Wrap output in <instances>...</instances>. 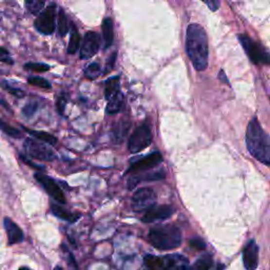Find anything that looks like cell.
<instances>
[{"instance_id":"cell-1","label":"cell","mask_w":270,"mask_h":270,"mask_svg":"<svg viewBox=\"0 0 270 270\" xmlns=\"http://www.w3.org/2000/svg\"><path fill=\"white\" fill-rule=\"evenodd\" d=\"M186 51L196 70L204 71L208 66V38L204 28L198 23L187 28Z\"/></svg>"},{"instance_id":"cell-2","label":"cell","mask_w":270,"mask_h":270,"mask_svg":"<svg viewBox=\"0 0 270 270\" xmlns=\"http://www.w3.org/2000/svg\"><path fill=\"white\" fill-rule=\"evenodd\" d=\"M248 151L255 160L270 166V137L261 127L256 117L251 119L246 131Z\"/></svg>"},{"instance_id":"cell-3","label":"cell","mask_w":270,"mask_h":270,"mask_svg":"<svg viewBox=\"0 0 270 270\" xmlns=\"http://www.w3.org/2000/svg\"><path fill=\"white\" fill-rule=\"evenodd\" d=\"M149 241L159 250L175 249L181 244V232L173 225L156 226L149 232Z\"/></svg>"},{"instance_id":"cell-4","label":"cell","mask_w":270,"mask_h":270,"mask_svg":"<svg viewBox=\"0 0 270 270\" xmlns=\"http://www.w3.org/2000/svg\"><path fill=\"white\" fill-rule=\"evenodd\" d=\"M147 270H187L189 261L181 254H167L162 256L148 254L144 259Z\"/></svg>"},{"instance_id":"cell-5","label":"cell","mask_w":270,"mask_h":270,"mask_svg":"<svg viewBox=\"0 0 270 270\" xmlns=\"http://www.w3.org/2000/svg\"><path fill=\"white\" fill-rule=\"evenodd\" d=\"M241 45L243 46L245 52L249 56L250 60L255 65H270V55L262 48L260 43H257L249 36L241 34L238 36Z\"/></svg>"},{"instance_id":"cell-6","label":"cell","mask_w":270,"mask_h":270,"mask_svg":"<svg viewBox=\"0 0 270 270\" xmlns=\"http://www.w3.org/2000/svg\"><path fill=\"white\" fill-rule=\"evenodd\" d=\"M152 142V132L147 124H143L137 127L132 133L128 149L131 153H137L146 149Z\"/></svg>"},{"instance_id":"cell-7","label":"cell","mask_w":270,"mask_h":270,"mask_svg":"<svg viewBox=\"0 0 270 270\" xmlns=\"http://www.w3.org/2000/svg\"><path fill=\"white\" fill-rule=\"evenodd\" d=\"M56 3L49 4L41 13L37 16L34 21V27L39 33L43 35H51L56 28Z\"/></svg>"},{"instance_id":"cell-8","label":"cell","mask_w":270,"mask_h":270,"mask_svg":"<svg viewBox=\"0 0 270 270\" xmlns=\"http://www.w3.org/2000/svg\"><path fill=\"white\" fill-rule=\"evenodd\" d=\"M23 149L28 155L35 160L52 162L56 159V154L51 148L33 139H27L24 141Z\"/></svg>"},{"instance_id":"cell-9","label":"cell","mask_w":270,"mask_h":270,"mask_svg":"<svg viewBox=\"0 0 270 270\" xmlns=\"http://www.w3.org/2000/svg\"><path fill=\"white\" fill-rule=\"evenodd\" d=\"M156 198V194L151 188H141L132 198V207L135 212H147L155 206Z\"/></svg>"},{"instance_id":"cell-10","label":"cell","mask_w":270,"mask_h":270,"mask_svg":"<svg viewBox=\"0 0 270 270\" xmlns=\"http://www.w3.org/2000/svg\"><path fill=\"white\" fill-rule=\"evenodd\" d=\"M35 180L43 187V189L47 191V193L53 199H55L57 203L60 204H66V197L64 192L60 189L58 184L52 179L48 177V175L43 174L41 172H37L34 174Z\"/></svg>"},{"instance_id":"cell-11","label":"cell","mask_w":270,"mask_h":270,"mask_svg":"<svg viewBox=\"0 0 270 270\" xmlns=\"http://www.w3.org/2000/svg\"><path fill=\"white\" fill-rule=\"evenodd\" d=\"M100 47V36L96 32H88L80 48V59H89L95 55Z\"/></svg>"},{"instance_id":"cell-12","label":"cell","mask_w":270,"mask_h":270,"mask_svg":"<svg viewBox=\"0 0 270 270\" xmlns=\"http://www.w3.org/2000/svg\"><path fill=\"white\" fill-rule=\"evenodd\" d=\"M162 161V156L159 151H154L151 154H149L145 158L139 160L137 162H132L128 172H134V173H141L143 171H147L160 165Z\"/></svg>"},{"instance_id":"cell-13","label":"cell","mask_w":270,"mask_h":270,"mask_svg":"<svg viewBox=\"0 0 270 270\" xmlns=\"http://www.w3.org/2000/svg\"><path fill=\"white\" fill-rule=\"evenodd\" d=\"M243 263L246 270H255L259 265V247L251 240L243 250Z\"/></svg>"},{"instance_id":"cell-14","label":"cell","mask_w":270,"mask_h":270,"mask_svg":"<svg viewBox=\"0 0 270 270\" xmlns=\"http://www.w3.org/2000/svg\"><path fill=\"white\" fill-rule=\"evenodd\" d=\"M173 208L170 206H154L151 209L148 210L145 216H143L144 223H153L156 221H164L173 215Z\"/></svg>"},{"instance_id":"cell-15","label":"cell","mask_w":270,"mask_h":270,"mask_svg":"<svg viewBox=\"0 0 270 270\" xmlns=\"http://www.w3.org/2000/svg\"><path fill=\"white\" fill-rule=\"evenodd\" d=\"M3 226L5 232H7L8 235V244L9 245H14V244H18L21 243L23 241V232L20 229L19 226H18L16 223H14L10 217H5L3 221Z\"/></svg>"},{"instance_id":"cell-16","label":"cell","mask_w":270,"mask_h":270,"mask_svg":"<svg viewBox=\"0 0 270 270\" xmlns=\"http://www.w3.org/2000/svg\"><path fill=\"white\" fill-rule=\"evenodd\" d=\"M51 212L56 217H58L62 219V221H66L69 223H75L76 221H78V218L80 217V215H78V213H72L70 211H68L67 209L62 208V207H60L59 205L54 203L51 204Z\"/></svg>"},{"instance_id":"cell-17","label":"cell","mask_w":270,"mask_h":270,"mask_svg":"<svg viewBox=\"0 0 270 270\" xmlns=\"http://www.w3.org/2000/svg\"><path fill=\"white\" fill-rule=\"evenodd\" d=\"M165 178V172L164 171H158V172H152V173H145V174H140L139 177L130 178L128 180V188L129 189H133V188L141 183V181H149V180H162Z\"/></svg>"},{"instance_id":"cell-18","label":"cell","mask_w":270,"mask_h":270,"mask_svg":"<svg viewBox=\"0 0 270 270\" xmlns=\"http://www.w3.org/2000/svg\"><path fill=\"white\" fill-rule=\"evenodd\" d=\"M130 128V123L129 122H121L118 123L114 128H113L112 131V140L114 143L116 144H121L124 139L126 134L128 133Z\"/></svg>"},{"instance_id":"cell-19","label":"cell","mask_w":270,"mask_h":270,"mask_svg":"<svg viewBox=\"0 0 270 270\" xmlns=\"http://www.w3.org/2000/svg\"><path fill=\"white\" fill-rule=\"evenodd\" d=\"M102 29L105 41V49H108L112 46L113 37H114V32H113V21L111 18H105Z\"/></svg>"},{"instance_id":"cell-20","label":"cell","mask_w":270,"mask_h":270,"mask_svg":"<svg viewBox=\"0 0 270 270\" xmlns=\"http://www.w3.org/2000/svg\"><path fill=\"white\" fill-rule=\"evenodd\" d=\"M119 93V76L111 77L105 84V97L110 100Z\"/></svg>"},{"instance_id":"cell-21","label":"cell","mask_w":270,"mask_h":270,"mask_svg":"<svg viewBox=\"0 0 270 270\" xmlns=\"http://www.w3.org/2000/svg\"><path fill=\"white\" fill-rule=\"evenodd\" d=\"M80 46V35L78 30L74 23L71 24V35H70V42L68 46V53L69 54H75L78 51Z\"/></svg>"},{"instance_id":"cell-22","label":"cell","mask_w":270,"mask_h":270,"mask_svg":"<svg viewBox=\"0 0 270 270\" xmlns=\"http://www.w3.org/2000/svg\"><path fill=\"white\" fill-rule=\"evenodd\" d=\"M26 131H28V133L33 135L35 139H37L38 141L48 144L50 146H54L57 143V137L48 133V132H43V131H34V130H29V129H24Z\"/></svg>"},{"instance_id":"cell-23","label":"cell","mask_w":270,"mask_h":270,"mask_svg":"<svg viewBox=\"0 0 270 270\" xmlns=\"http://www.w3.org/2000/svg\"><path fill=\"white\" fill-rule=\"evenodd\" d=\"M124 106V95L123 93L119 92L118 94L109 100L108 105H107V113L108 114H116L122 110Z\"/></svg>"},{"instance_id":"cell-24","label":"cell","mask_w":270,"mask_h":270,"mask_svg":"<svg viewBox=\"0 0 270 270\" xmlns=\"http://www.w3.org/2000/svg\"><path fill=\"white\" fill-rule=\"evenodd\" d=\"M57 29H58V34L61 37H65L68 34L69 26H68V18L65 13L64 9L59 8L58 15H57Z\"/></svg>"},{"instance_id":"cell-25","label":"cell","mask_w":270,"mask_h":270,"mask_svg":"<svg viewBox=\"0 0 270 270\" xmlns=\"http://www.w3.org/2000/svg\"><path fill=\"white\" fill-rule=\"evenodd\" d=\"M212 264H213V261L211 255L205 254L193 264L191 270H208L211 268Z\"/></svg>"},{"instance_id":"cell-26","label":"cell","mask_w":270,"mask_h":270,"mask_svg":"<svg viewBox=\"0 0 270 270\" xmlns=\"http://www.w3.org/2000/svg\"><path fill=\"white\" fill-rule=\"evenodd\" d=\"M0 130L8 136L14 137V139H20V137H22V132L20 130L12 127V126L9 125L8 123L3 122L2 119H0Z\"/></svg>"},{"instance_id":"cell-27","label":"cell","mask_w":270,"mask_h":270,"mask_svg":"<svg viewBox=\"0 0 270 270\" xmlns=\"http://www.w3.org/2000/svg\"><path fill=\"white\" fill-rule=\"evenodd\" d=\"M24 4H26V7L31 14L39 15L42 12V9L45 7L46 2L43 1V0H27Z\"/></svg>"},{"instance_id":"cell-28","label":"cell","mask_w":270,"mask_h":270,"mask_svg":"<svg viewBox=\"0 0 270 270\" xmlns=\"http://www.w3.org/2000/svg\"><path fill=\"white\" fill-rule=\"evenodd\" d=\"M100 73H102V67L98 62H92L85 69V76L88 79H95L99 76Z\"/></svg>"},{"instance_id":"cell-29","label":"cell","mask_w":270,"mask_h":270,"mask_svg":"<svg viewBox=\"0 0 270 270\" xmlns=\"http://www.w3.org/2000/svg\"><path fill=\"white\" fill-rule=\"evenodd\" d=\"M23 68L26 69V70L33 71V72H39V73L47 72L50 70V69H51V67H50L49 65L40 64V62H28V64L23 66Z\"/></svg>"},{"instance_id":"cell-30","label":"cell","mask_w":270,"mask_h":270,"mask_svg":"<svg viewBox=\"0 0 270 270\" xmlns=\"http://www.w3.org/2000/svg\"><path fill=\"white\" fill-rule=\"evenodd\" d=\"M28 83L32 86L35 87H39L42 88V89H51V84L49 81L42 77H38V76H31L28 78Z\"/></svg>"},{"instance_id":"cell-31","label":"cell","mask_w":270,"mask_h":270,"mask_svg":"<svg viewBox=\"0 0 270 270\" xmlns=\"http://www.w3.org/2000/svg\"><path fill=\"white\" fill-rule=\"evenodd\" d=\"M0 85H1V87L3 88L4 90H7L9 93L12 94V95H14L18 98H22V97H24V95H26V93H24L22 90L18 89V88H14V87L10 86L8 81L1 80V81H0Z\"/></svg>"},{"instance_id":"cell-32","label":"cell","mask_w":270,"mask_h":270,"mask_svg":"<svg viewBox=\"0 0 270 270\" xmlns=\"http://www.w3.org/2000/svg\"><path fill=\"white\" fill-rule=\"evenodd\" d=\"M38 103H36V102H31L29 104H27L26 106L23 107L22 108V115L23 116H26L27 118H31L32 116H34L35 113L37 112V110H38Z\"/></svg>"},{"instance_id":"cell-33","label":"cell","mask_w":270,"mask_h":270,"mask_svg":"<svg viewBox=\"0 0 270 270\" xmlns=\"http://www.w3.org/2000/svg\"><path fill=\"white\" fill-rule=\"evenodd\" d=\"M189 245L197 250H204L206 248V244L205 242L202 240V238H198V237H194L191 238L189 241Z\"/></svg>"},{"instance_id":"cell-34","label":"cell","mask_w":270,"mask_h":270,"mask_svg":"<svg viewBox=\"0 0 270 270\" xmlns=\"http://www.w3.org/2000/svg\"><path fill=\"white\" fill-rule=\"evenodd\" d=\"M0 61L5 62V64H9V65H13L14 61H13V59H12L7 49L0 48Z\"/></svg>"},{"instance_id":"cell-35","label":"cell","mask_w":270,"mask_h":270,"mask_svg":"<svg viewBox=\"0 0 270 270\" xmlns=\"http://www.w3.org/2000/svg\"><path fill=\"white\" fill-rule=\"evenodd\" d=\"M67 106V99L64 96H60L57 99V103H56V107H57V111L60 115H64V111L66 109Z\"/></svg>"},{"instance_id":"cell-36","label":"cell","mask_w":270,"mask_h":270,"mask_svg":"<svg viewBox=\"0 0 270 270\" xmlns=\"http://www.w3.org/2000/svg\"><path fill=\"white\" fill-rule=\"evenodd\" d=\"M20 159H21V161L24 162V164H27L28 166H30V167H32V168L36 169V170H43V169H45V167H43V166H40V165H36V164H34L33 162H31L30 160H28V159L26 158V156L20 155Z\"/></svg>"},{"instance_id":"cell-37","label":"cell","mask_w":270,"mask_h":270,"mask_svg":"<svg viewBox=\"0 0 270 270\" xmlns=\"http://www.w3.org/2000/svg\"><path fill=\"white\" fill-rule=\"evenodd\" d=\"M62 248H64V251L66 252V254L67 255H69V259H68V263L70 264V265H72L74 268H77V263H76V261H75V259H74V256H73V254L70 252V251H69L64 245H62Z\"/></svg>"},{"instance_id":"cell-38","label":"cell","mask_w":270,"mask_h":270,"mask_svg":"<svg viewBox=\"0 0 270 270\" xmlns=\"http://www.w3.org/2000/svg\"><path fill=\"white\" fill-rule=\"evenodd\" d=\"M115 57H116V53H114V54H112V56H111V58H109V61H108V65H107V70H106V73H108L111 69H112V67H113V64H114L115 62Z\"/></svg>"},{"instance_id":"cell-39","label":"cell","mask_w":270,"mask_h":270,"mask_svg":"<svg viewBox=\"0 0 270 270\" xmlns=\"http://www.w3.org/2000/svg\"><path fill=\"white\" fill-rule=\"evenodd\" d=\"M206 4L208 5V7L212 10V11H216L219 7V2L218 1H206Z\"/></svg>"},{"instance_id":"cell-40","label":"cell","mask_w":270,"mask_h":270,"mask_svg":"<svg viewBox=\"0 0 270 270\" xmlns=\"http://www.w3.org/2000/svg\"><path fill=\"white\" fill-rule=\"evenodd\" d=\"M219 78H221L222 80H225V81H226V84H228V80L226 79V77H225V73H224L223 71L219 72Z\"/></svg>"},{"instance_id":"cell-41","label":"cell","mask_w":270,"mask_h":270,"mask_svg":"<svg viewBox=\"0 0 270 270\" xmlns=\"http://www.w3.org/2000/svg\"><path fill=\"white\" fill-rule=\"evenodd\" d=\"M0 104H1V105H3V106L5 107V108H7L8 110H11V108H10V106H8L7 104H5V103H4V100H2V99H1V100H0Z\"/></svg>"},{"instance_id":"cell-42","label":"cell","mask_w":270,"mask_h":270,"mask_svg":"<svg viewBox=\"0 0 270 270\" xmlns=\"http://www.w3.org/2000/svg\"><path fill=\"white\" fill-rule=\"evenodd\" d=\"M224 269H225V266L223 265V264H218L216 267V270H224Z\"/></svg>"},{"instance_id":"cell-43","label":"cell","mask_w":270,"mask_h":270,"mask_svg":"<svg viewBox=\"0 0 270 270\" xmlns=\"http://www.w3.org/2000/svg\"><path fill=\"white\" fill-rule=\"evenodd\" d=\"M18 270H31V269L28 268V267H20Z\"/></svg>"},{"instance_id":"cell-44","label":"cell","mask_w":270,"mask_h":270,"mask_svg":"<svg viewBox=\"0 0 270 270\" xmlns=\"http://www.w3.org/2000/svg\"><path fill=\"white\" fill-rule=\"evenodd\" d=\"M54 270H64V269H62V267H61V266H56Z\"/></svg>"}]
</instances>
